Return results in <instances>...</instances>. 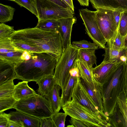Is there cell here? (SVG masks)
I'll list each match as a JSON object with an SVG mask.
<instances>
[{
    "instance_id": "cell-1",
    "label": "cell",
    "mask_w": 127,
    "mask_h": 127,
    "mask_svg": "<svg viewBox=\"0 0 127 127\" xmlns=\"http://www.w3.org/2000/svg\"><path fill=\"white\" fill-rule=\"evenodd\" d=\"M10 38L12 42L26 43L50 53L58 61L63 52L62 39L58 31L45 30L35 27L15 30Z\"/></svg>"
},
{
    "instance_id": "cell-2",
    "label": "cell",
    "mask_w": 127,
    "mask_h": 127,
    "mask_svg": "<svg viewBox=\"0 0 127 127\" xmlns=\"http://www.w3.org/2000/svg\"><path fill=\"white\" fill-rule=\"evenodd\" d=\"M30 59L16 64V78L36 82L43 77L54 75V70L58 61L47 52L31 53Z\"/></svg>"
},
{
    "instance_id": "cell-3",
    "label": "cell",
    "mask_w": 127,
    "mask_h": 127,
    "mask_svg": "<svg viewBox=\"0 0 127 127\" xmlns=\"http://www.w3.org/2000/svg\"><path fill=\"white\" fill-rule=\"evenodd\" d=\"M125 64L122 62L117 66L107 80L100 85L103 106L105 115L112 114L118 98L125 91Z\"/></svg>"
},
{
    "instance_id": "cell-4",
    "label": "cell",
    "mask_w": 127,
    "mask_h": 127,
    "mask_svg": "<svg viewBox=\"0 0 127 127\" xmlns=\"http://www.w3.org/2000/svg\"><path fill=\"white\" fill-rule=\"evenodd\" d=\"M13 108L40 119L54 114L48 99L37 93L17 101Z\"/></svg>"
},
{
    "instance_id": "cell-5",
    "label": "cell",
    "mask_w": 127,
    "mask_h": 127,
    "mask_svg": "<svg viewBox=\"0 0 127 127\" xmlns=\"http://www.w3.org/2000/svg\"><path fill=\"white\" fill-rule=\"evenodd\" d=\"M62 108L64 112L71 117L92 124L95 127H111L109 122L101 115L73 100L68 102Z\"/></svg>"
},
{
    "instance_id": "cell-6",
    "label": "cell",
    "mask_w": 127,
    "mask_h": 127,
    "mask_svg": "<svg viewBox=\"0 0 127 127\" xmlns=\"http://www.w3.org/2000/svg\"><path fill=\"white\" fill-rule=\"evenodd\" d=\"M79 49L71 45L63 51L58 61L54 77L56 83L61 87L62 92L66 87L69 80V71L78 58Z\"/></svg>"
},
{
    "instance_id": "cell-7",
    "label": "cell",
    "mask_w": 127,
    "mask_h": 127,
    "mask_svg": "<svg viewBox=\"0 0 127 127\" xmlns=\"http://www.w3.org/2000/svg\"><path fill=\"white\" fill-rule=\"evenodd\" d=\"M36 6L38 21L71 18L74 14V11L69 7L64 8L49 0H36Z\"/></svg>"
},
{
    "instance_id": "cell-8",
    "label": "cell",
    "mask_w": 127,
    "mask_h": 127,
    "mask_svg": "<svg viewBox=\"0 0 127 127\" xmlns=\"http://www.w3.org/2000/svg\"><path fill=\"white\" fill-rule=\"evenodd\" d=\"M79 11L88 35L99 48L104 49L107 41L97 24L96 17V11H91L86 8L80 9Z\"/></svg>"
},
{
    "instance_id": "cell-9",
    "label": "cell",
    "mask_w": 127,
    "mask_h": 127,
    "mask_svg": "<svg viewBox=\"0 0 127 127\" xmlns=\"http://www.w3.org/2000/svg\"><path fill=\"white\" fill-rule=\"evenodd\" d=\"M96 11V17L99 29L106 40L110 42L117 30L112 9L98 8Z\"/></svg>"
},
{
    "instance_id": "cell-10",
    "label": "cell",
    "mask_w": 127,
    "mask_h": 127,
    "mask_svg": "<svg viewBox=\"0 0 127 127\" xmlns=\"http://www.w3.org/2000/svg\"><path fill=\"white\" fill-rule=\"evenodd\" d=\"M109 118L111 127H127V95L125 91L118 97L113 113Z\"/></svg>"
},
{
    "instance_id": "cell-11",
    "label": "cell",
    "mask_w": 127,
    "mask_h": 127,
    "mask_svg": "<svg viewBox=\"0 0 127 127\" xmlns=\"http://www.w3.org/2000/svg\"><path fill=\"white\" fill-rule=\"evenodd\" d=\"M72 99L77 101L92 111L102 116L98 108L84 87L80 77H78L77 80L74 87Z\"/></svg>"
},
{
    "instance_id": "cell-12",
    "label": "cell",
    "mask_w": 127,
    "mask_h": 127,
    "mask_svg": "<svg viewBox=\"0 0 127 127\" xmlns=\"http://www.w3.org/2000/svg\"><path fill=\"white\" fill-rule=\"evenodd\" d=\"M80 80L84 87L98 108L101 115L109 122V117L106 116L105 114L100 85L95 80L88 82L81 78Z\"/></svg>"
},
{
    "instance_id": "cell-13",
    "label": "cell",
    "mask_w": 127,
    "mask_h": 127,
    "mask_svg": "<svg viewBox=\"0 0 127 127\" xmlns=\"http://www.w3.org/2000/svg\"><path fill=\"white\" fill-rule=\"evenodd\" d=\"M121 62L118 60L103 61L99 65L93 68V74L95 80L100 85L103 84L109 77L118 65Z\"/></svg>"
},
{
    "instance_id": "cell-14",
    "label": "cell",
    "mask_w": 127,
    "mask_h": 127,
    "mask_svg": "<svg viewBox=\"0 0 127 127\" xmlns=\"http://www.w3.org/2000/svg\"><path fill=\"white\" fill-rule=\"evenodd\" d=\"M76 21L75 17L57 20V31L60 33L62 39L63 51L68 47L71 45V39L72 29L73 24L76 23Z\"/></svg>"
},
{
    "instance_id": "cell-15",
    "label": "cell",
    "mask_w": 127,
    "mask_h": 127,
    "mask_svg": "<svg viewBox=\"0 0 127 127\" xmlns=\"http://www.w3.org/2000/svg\"><path fill=\"white\" fill-rule=\"evenodd\" d=\"M9 119L16 122L20 127H40V119L16 110L9 113Z\"/></svg>"
},
{
    "instance_id": "cell-16",
    "label": "cell",
    "mask_w": 127,
    "mask_h": 127,
    "mask_svg": "<svg viewBox=\"0 0 127 127\" xmlns=\"http://www.w3.org/2000/svg\"><path fill=\"white\" fill-rule=\"evenodd\" d=\"M93 7L97 9L99 7L113 10H127V0H89Z\"/></svg>"
},
{
    "instance_id": "cell-17",
    "label": "cell",
    "mask_w": 127,
    "mask_h": 127,
    "mask_svg": "<svg viewBox=\"0 0 127 127\" xmlns=\"http://www.w3.org/2000/svg\"><path fill=\"white\" fill-rule=\"evenodd\" d=\"M16 64L0 59V85L16 78Z\"/></svg>"
},
{
    "instance_id": "cell-18",
    "label": "cell",
    "mask_w": 127,
    "mask_h": 127,
    "mask_svg": "<svg viewBox=\"0 0 127 127\" xmlns=\"http://www.w3.org/2000/svg\"><path fill=\"white\" fill-rule=\"evenodd\" d=\"M60 86L56 83L45 97L49 101L54 114L59 112L62 108Z\"/></svg>"
},
{
    "instance_id": "cell-19",
    "label": "cell",
    "mask_w": 127,
    "mask_h": 127,
    "mask_svg": "<svg viewBox=\"0 0 127 127\" xmlns=\"http://www.w3.org/2000/svg\"><path fill=\"white\" fill-rule=\"evenodd\" d=\"M28 82L23 81L15 85L13 96L17 101L36 93L29 86Z\"/></svg>"
},
{
    "instance_id": "cell-20",
    "label": "cell",
    "mask_w": 127,
    "mask_h": 127,
    "mask_svg": "<svg viewBox=\"0 0 127 127\" xmlns=\"http://www.w3.org/2000/svg\"><path fill=\"white\" fill-rule=\"evenodd\" d=\"M38 85V94L45 97L47 96L56 83L54 75H47L43 77L36 82Z\"/></svg>"
},
{
    "instance_id": "cell-21",
    "label": "cell",
    "mask_w": 127,
    "mask_h": 127,
    "mask_svg": "<svg viewBox=\"0 0 127 127\" xmlns=\"http://www.w3.org/2000/svg\"><path fill=\"white\" fill-rule=\"evenodd\" d=\"M104 49L105 53L102 55L104 56L103 61L118 60L125 62L127 58V49H124L122 50L119 51L107 46Z\"/></svg>"
},
{
    "instance_id": "cell-22",
    "label": "cell",
    "mask_w": 127,
    "mask_h": 127,
    "mask_svg": "<svg viewBox=\"0 0 127 127\" xmlns=\"http://www.w3.org/2000/svg\"><path fill=\"white\" fill-rule=\"evenodd\" d=\"M76 63L81 79L88 82L95 80L93 74V67H90L83 60L78 58L76 60Z\"/></svg>"
},
{
    "instance_id": "cell-23",
    "label": "cell",
    "mask_w": 127,
    "mask_h": 127,
    "mask_svg": "<svg viewBox=\"0 0 127 127\" xmlns=\"http://www.w3.org/2000/svg\"><path fill=\"white\" fill-rule=\"evenodd\" d=\"M78 77L70 76L67 84L64 90L62 92L61 96L62 108L68 102L71 100L74 87Z\"/></svg>"
},
{
    "instance_id": "cell-24",
    "label": "cell",
    "mask_w": 127,
    "mask_h": 127,
    "mask_svg": "<svg viewBox=\"0 0 127 127\" xmlns=\"http://www.w3.org/2000/svg\"><path fill=\"white\" fill-rule=\"evenodd\" d=\"M96 49H79L78 58L85 61L89 66L93 67L96 64V57L95 54Z\"/></svg>"
},
{
    "instance_id": "cell-25",
    "label": "cell",
    "mask_w": 127,
    "mask_h": 127,
    "mask_svg": "<svg viewBox=\"0 0 127 127\" xmlns=\"http://www.w3.org/2000/svg\"><path fill=\"white\" fill-rule=\"evenodd\" d=\"M15 9L9 5L0 4V23H4L13 19Z\"/></svg>"
},
{
    "instance_id": "cell-26",
    "label": "cell",
    "mask_w": 127,
    "mask_h": 127,
    "mask_svg": "<svg viewBox=\"0 0 127 127\" xmlns=\"http://www.w3.org/2000/svg\"><path fill=\"white\" fill-rule=\"evenodd\" d=\"M125 39V37L121 35L118 28L110 43L107 44V46L113 49L122 50L124 49Z\"/></svg>"
},
{
    "instance_id": "cell-27",
    "label": "cell",
    "mask_w": 127,
    "mask_h": 127,
    "mask_svg": "<svg viewBox=\"0 0 127 127\" xmlns=\"http://www.w3.org/2000/svg\"><path fill=\"white\" fill-rule=\"evenodd\" d=\"M24 51L20 50L5 53H0V59L5 60L16 64L23 61L22 59V56Z\"/></svg>"
},
{
    "instance_id": "cell-28",
    "label": "cell",
    "mask_w": 127,
    "mask_h": 127,
    "mask_svg": "<svg viewBox=\"0 0 127 127\" xmlns=\"http://www.w3.org/2000/svg\"><path fill=\"white\" fill-rule=\"evenodd\" d=\"M57 20L47 19L38 21L35 27L44 30L57 31L58 28Z\"/></svg>"
},
{
    "instance_id": "cell-29",
    "label": "cell",
    "mask_w": 127,
    "mask_h": 127,
    "mask_svg": "<svg viewBox=\"0 0 127 127\" xmlns=\"http://www.w3.org/2000/svg\"><path fill=\"white\" fill-rule=\"evenodd\" d=\"M15 87L13 80L0 85V98L13 96Z\"/></svg>"
},
{
    "instance_id": "cell-30",
    "label": "cell",
    "mask_w": 127,
    "mask_h": 127,
    "mask_svg": "<svg viewBox=\"0 0 127 127\" xmlns=\"http://www.w3.org/2000/svg\"><path fill=\"white\" fill-rule=\"evenodd\" d=\"M14 2L21 7L26 8L37 18L36 0H15Z\"/></svg>"
},
{
    "instance_id": "cell-31",
    "label": "cell",
    "mask_w": 127,
    "mask_h": 127,
    "mask_svg": "<svg viewBox=\"0 0 127 127\" xmlns=\"http://www.w3.org/2000/svg\"><path fill=\"white\" fill-rule=\"evenodd\" d=\"M20 50H22L18 49L13 45L10 38L0 39V53Z\"/></svg>"
},
{
    "instance_id": "cell-32",
    "label": "cell",
    "mask_w": 127,
    "mask_h": 127,
    "mask_svg": "<svg viewBox=\"0 0 127 127\" xmlns=\"http://www.w3.org/2000/svg\"><path fill=\"white\" fill-rule=\"evenodd\" d=\"M17 101L13 96L0 98V112L13 108Z\"/></svg>"
},
{
    "instance_id": "cell-33",
    "label": "cell",
    "mask_w": 127,
    "mask_h": 127,
    "mask_svg": "<svg viewBox=\"0 0 127 127\" xmlns=\"http://www.w3.org/2000/svg\"><path fill=\"white\" fill-rule=\"evenodd\" d=\"M71 45L78 49H94L96 50L99 47L95 43H92L85 40L73 41Z\"/></svg>"
},
{
    "instance_id": "cell-34",
    "label": "cell",
    "mask_w": 127,
    "mask_h": 127,
    "mask_svg": "<svg viewBox=\"0 0 127 127\" xmlns=\"http://www.w3.org/2000/svg\"><path fill=\"white\" fill-rule=\"evenodd\" d=\"M15 31L13 26L0 23V39L10 38Z\"/></svg>"
},
{
    "instance_id": "cell-35",
    "label": "cell",
    "mask_w": 127,
    "mask_h": 127,
    "mask_svg": "<svg viewBox=\"0 0 127 127\" xmlns=\"http://www.w3.org/2000/svg\"><path fill=\"white\" fill-rule=\"evenodd\" d=\"M118 29L121 35L125 37L127 33V10L122 13Z\"/></svg>"
},
{
    "instance_id": "cell-36",
    "label": "cell",
    "mask_w": 127,
    "mask_h": 127,
    "mask_svg": "<svg viewBox=\"0 0 127 127\" xmlns=\"http://www.w3.org/2000/svg\"><path fill=\"white\" fill-rule=\"evenodd\" d=\"M67 115L65 113L60 112L54 114L51 117L56 127H64L66 117Z\"/></svg>"
},
{
    "instance_id": "cell-37",
    "label": "cell",
    "mask_w": 127,
    "mask_h": 127,
    "mask_svg": "<svg viewBox=\"0 0 127 127\" xmlns=\"http://www.w3.org/2000/svg\"><path fill=\"white\" fill-rule=\"evenodd\" d=\"M12 42L13 45L16 47L21 50H26L30 52L36 53L45 52L41 50L26 43L12 41Z\"/></svg>"
},
{
    "instance_id": "cell-38",
    "label": "cell",
    "mask_w": 127,
    "mask_h": 127,
    "mask_svg": "<svg viewBox=\"0 0 127 127\" xmlns=\"http://www.w3.org/2000/svg\"><path fill=\"white\" fill-rule=\"evenodd\" d=\"M70 123L76 127H92L95 126L87 122H83L71 117L69 120Z\"/></svg>"
},
{
    "instance_id": "cell-39",
    "label": "cell",
    "mask_w": 127,
    "mask_h": 127,
    "mask_svg": "<svg viewBox=\"0 0 127 127\" xmlns=\"http://www.w3.org/2000/svg\"><path fill=\"white\" fill-rule=\"evenodd\" d=\"M40 127H56L51 118L40 119Z\"/></svg>"
},
{
    "instance_id": "cell-40",
    "label": "cell",
    "mask_w": 127,
    "mask_h": 127,
    "mask_svg": "<svg viewBox=\"0 0 127 127\" xmlns=\"http://www.w3.org/2000/svg\"><path fill=\"white\" fill-rule=\"evenodd\" d=\"M9 119V114L0 112V127H7Z\"/></svg>"
},
{
    "instance_id": "cell-41",
    "label": "cell",
    "mask_w": 127,
    "mask_h": 127,
    "mask_svg": "<svg viewBox=\"0 0 127 127\" xmlns=\"http://www.w3.org/2000/svg\"><path fill=\"white\" fill-rule=\"evenodd\" d=\"M69 73L70 75L71 76L80 77L79 71L76 64V60L70 70Z\"/></svg>"
},
{
    "instance_id": "cell-42",
    "label": "cell",
    "mask_w": 127,
    "mask_h": 127,
    "mask_svg": "<svg viewBox=\"0 0 127 127\" xmlns=\"http://www.w3.org/2000/svg\"><path fill=\"white\" fill-rule=\"evenodd\" d=\"M124 10H113V14L117 29L118 28L122 13Z\"/></svg>"
},
{
    "instance_id": "cell-43",
    "label": "cell",
    "mask_w": 127,
    "mask_h": 127,
    "mask_svg": "<svg viewBox=\"0 0 127 127\" xmlns=\"http://www.w3.org/2000/svg\"><path fill=\"white\" fill-rule=\"evenodd\" d=\"M62 0L67 7L74 11V7L73 0Z\"/></svg>"
},
{
    "instance_id": "cell-44",
    "label": "cell",
    "mask_w": 127,
    "mask_h": 127,
    "mask_svg": "<svg viewBox=\"0 0 127 127\" xmlns=\"http://www.w3.org/2000/svg\"><path fill=\"white\" fill-rule=\"evenodd\" d=\"M58 5L65 8L67 7V5L63 2L62 0H49Z\"/></svg>"
},
{
    "instance_id": "cell-45",
    "label": "cell",
    "mask_w": 127,
    "mask_h": 127,
    "mask_svg": "<svg viewBox=\"0 0 127 127\" xmlns=\"http://www.w3.org/2000/svg\"><path fill=\"white\" fill-rule=\"evenodd\" d=\"M7 127H20L15 122L9 119Z\"/></svg>"
},
{
    "instance_id": "cell-46",
    "label": "cell",
    "mask_w": 127,
    "mask_h": 127,
    "mask_svg": "<svg viewBox=\"0 0 127 127\" xmlns=\"http://www.w3.org/2000/svg\"><path fill=\"white\" fill-rule=\"evenodd\" d=\"M125 64V92L127 95V56Z\"/></svg>"
},
{
    "instance_id": "cell-47",
    "label": "cell",
    "mask_w": 127,
    "mask_h": 127,
    "mask_svg": "<svg viewBox=\"0 0 127 127\" xmlns=\"http://www.w3.org/2000/svg\"><path fill=\"white\" fill-rule=\"evenodd\" d=\"M80 5L83 6H88L89 0H77Z\"/></svg>"
},
{
    "instance_id": "cell-48",
    "label": "cell",
    "mask_w": 127,
    "mask_h": 127,
    "mask_svg": "<svg viewBox=\"0 0 127 127\" xmlns=\"http://www.w3.org/2000/svg\"><path fill=\"white\" fill-rule=\"evenodd\" d=\"M124 49H127V33L125 36Z\"/></svg>"
},
{
    "instance_id": "cell-49",
    "label": "cell",
    "mask_w": 127,
    "mask_h": 127,
    "mask_svg": "<svg viewBox=\"0 0 127 127\" xmlns=\"http://www.w3.org/2000/svg\"><path fill=\"white\" fill-rule=\"evenodd\" d=\"M67 127H74L73 125H68L67 126Z\"/></svg>"
},
{
    "instance_id": "cell-50",
    "label": "cell",
    "mask_w": 127,
    "mask_h": 127,
    "mask_svg": "<svg viewBox=\"0 0 127 127\" xmlns=\"http://www.w3.org/2000/svg\"><path fill=\"white\" fill-rule=\"evenodd\" d=\"M10 0V1H14L15 0Z\"/></svg>"
}]
</instances>
